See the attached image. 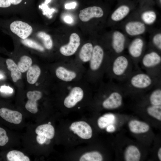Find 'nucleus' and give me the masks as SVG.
<instances>
[{"label":"nucleus","instance_id":"4468645a","mask_svg":"<svg viewBox=\"0 0 161 161\" xmlns=\"http://www.w3.org/2000/svg\"><path fill=\"white\" fill-rule=\"evenodd\" d=\"M125 38L124 35L119 31L114 32L112 36V45L114 51L117 54L122 52L124 49Z\"/></svg>","mask_w":161,"mask_h":161},{"label":"nucleus","instance_id":"5701e85b","mask_svg":"<svg viewBox=\"0 0 161 161\" xmlns=\"http://www.w3.org/2000/svg\"><path fill=\"white\" fill-rule=\"evenodd\" d=\"M41 72L39 67L36 65L31 66L27 70V81L29 83L33 84L35 83Z\"/></svg>","mask_w":161,"mask_h":161},{"label":"nucleus","instance_id":"412c9836","mask_svg":"<svg viewBox=\"0 0 161 161\" xmlns=\"http://www.w3.org/2000/svg\"><path fill=\"white\" fill-rule=\"evenodd\" d=\"M130 8L127 6L122 5L116 9L111 16L112 20L114 21H120L129 13Z\"/></svg>","mask_w":161,"mask_h":161},{"label":"nucleus","instance_id":"c9c22d12","mask_svg":"<svg viewBox=\"0 0 161 161\" xmlns=\"http://www.w3.org/2000/svg\"><path fill=\"white\" fill-rule=\"evenodd\" d=\"M48 139L46 136L41 134H38L36 137L37 142L41 145L45 143Z\"/></svg>","mask_w":161,"mask_h":161},{"label":"nucleus","instance_id":"aec40b11","mask_svg":"<svg viewBox=\"0 0 161 161\" xmlns=\"http://www.w3.org/2000/svg\"><path fill=\"white\" fill-rule=\"evenodd\" d=\"M35 132L37 135H44L50 139L54 137L55 130L53 127L50 124H44L38 126L35 130Z\"/></svg>","mask_w":161,"mask_h":161},{"label":"nucleus","instance_id":"0eeeda50","mask_svg":"<svg viewBox=\"0 0 161 161\" xmlns=\"http://www.w3.org/2000/svg\"><path fill=\"white\" fill-rule=\"evenodd\" d=\"M104 13L102 9L97 6L89 7L80 11L79 17L83 22H87L93 18L102 17Z\"/></svg>","mask_w":161,"mask_h":161},{"label":"nucleus","instance_id":"a211bd4d","mask_svg":"<svg viewBox=\"0 0 161 161\" xmlns=\"http://www.w3.org/2000/svg\"><path fill=\"white\" fill-rule=\"evenodd\" d=\"M55 74L58 78L66 82L72 81L76 76L75 72L69 70L62 66H59L57 68Z\"/></svg>","mask_w":161,"mask_h":161},{"label":"nucleus","instance_id":"bb28decb","mask_svg":"<svg viewBox=\"0 0 161 161\" xmlns=\"http://www.w3.org/2000/svg\"><path fill=\"white\" fill-rule=\"evenodd\" d=\"M149 101L151 105L161 106V89L156 88L153 90L149 96Z\"/></svg>","mask_w":161,"mask_h":161},{"label":"nucleus","instance_id":"ea45409f","mask_svg":"<svg viewBox=\"0 0 161 161\" xmlns=\"http://www.w3.org/2000/svg\"><path fill=\"white\" fill-rule=\"evenodd\" d=\"M76 5L75 3L73 2L66 4L65 6V8L66 9H74L75 8Z\"/></svg>","mask_w":161,"mask_h":161},{"label":"nucleus","instance_id":"7c9ffc66","mask_svg":"<svg viewBox=\"0 0 161 161\" xmlns=\"http://www.w3.org/2000/svg\"><path fill=\"white\" fill-rule=\"evenodd\" d=\"M148 114L159 121L161 120V106L152 105L147 108Z\"/></svg>","mask_w":161,"mask_h":161},{"label":"nucleus","instance_id":"4c0bfd02","mask_svg":"<svg viewBox=\"0 0 161 161\" xmlns=\"http://www.w3.org/2000/svg\"><path fill=\"white\" fill-rule=\"evenodd\" d=\"M106 131L109 132H112L114 131L115 129V127L113 124H111L106 127Z\"/></svg>","mask_w":161,"mask_h":161},{"label":"nucleus","instance_id":"37998d69","mask_svg":"<svg viewBox=\"0 0 161 161\" xmlns=\"http://www.w3.org/2000/svg\"><path fill=\"white\" fill-rule=\"evenodd\" d=\"M3 78L4 76L0 74V80Z\"/></svg>","mask_w":161,"mask_h":161},{"label":"nucleus","instance_id":"c756f323","mask_svg":"<svg viewBox=\"0 0 161 161\" xmlns=\"http://www.w3.org/2000/svg\"><path fill=\"white\" fill-rule=\"evenodd\" d=\"M37 35L42 40L45 47L47 49H50L52 48L53 42L49 35L44 32L40 31L38 33Z\"/></svg>","mask_w":161,"mask_h":161},{"label":"nucleus","instance_id":"79ce46f5","mask_svg":"<svg viewBox=\"0 0 161 161\" xmlns=\"http://www.w3.org/2000/svg\"><path fill=\"white\" fill-rule=\"evenodd\" d=\"M158 157L159 159L161 161V148H160L158 151Z\"/></svg>","mask_w":161,"mask_h":161},{"label":"nucleus","instance_id":"a18cd8bd","mask_svg":"<svg viewBox=\"0 0 161 161\" xmlns=\"http://www.w3.org/2000/svg\"><path fill=\"white\" fill-rule=\"evenodd\" d=\"M38 83H37L36 84V86H38Z\"/></svg>","mask_w":161,"mask_h":161},{"label":"nucleus","instance_id":"49530a36","mask_svg":"<svg viewBox=\"0 0 161 161\" xmlns=\"http://www.w3.org/2000/svg\"><path fill=\"white\" fill-rule=\"evenodd\" d=\"M160 2H161V0H160Z\"/></svg>","mask_w":161,"mask_h":161},{"label":"nucleus","instance_id":"f3484780","mask_svg":"<svg viewBox=\"0 0 161 161\" xmlns=\"http://www.w3.org/2000/svg\"><path fill=\"white\" fill-rule=\"evenodd\" d=\"M140 157L141 154L139 150L134 145H129L125 150L124 157L126 161H138Z\"/></svg>","mask_w":161,"mask_h":161},{"label":"nucleus","instance_id":"f03ea898","mask_svg":"<svg viewBox=\"0 0 161 161\" xmlns=\"http://www.w3.org/2000/svg\"><path fill=\"white\" fill-rule=\"evenodd\" d=\"M128 85L130 88L137 90H144L151 87L154 80L149 74L143 72L132 74L128 78Z\"/></svg>","mask_w":161,"mask_h":161},{"label":"nucleus","instance_id":"393cba45","mask_svg":"<svg viewBox=\"0 0 161 161\" xmlns=\"http://www.w3.org/2000/svg\"><path fill=\"white\" fill-rule=\"evenodd\" d=\"M7 157L10 161H30L29 158L24 154L18 151L12 150L9 151L7 155Z\"/></svg>","mask_w":161,"mask_h":161},{"label":"nucleus","instance_id":"4be33fe9","mask_svg":"<svg viewBox=\"0 0 161 161\" xmlns=\"http://www.w3.org/2000/svg\"><path fill=\"white\" fill-rule=\"evenodd\" d=\"M93 47L89 43L85 44L81 47L79 53L80 59L83 62L89 61L91 59Z\"/></svg>","mask_w":161,"mask_h":161},{"label":"nucleus","instance_id":"f8f14e48","mask_svg":"<svg viewBox=\"0 0 161 161\" xmlns=\"http://www.w3.org/2000/svg\"><path fill=\"white\" fill-rule=\"evenodd\" d=\"M0 116L6 121L15 124L20 123L22 117L20 112L4 108L0 109Z\"/></svg>","mask_w":161,"mask_h":161},{"label":"nucleus","instance_id":"9b49d317","mask_svg":"<svg viewBox=\"0 0 161 161\" xmlns=\"http://www.w3.org/2000/svg\"><path fill=\"white\" fill-rule=\"evenodd\" d=\"M42 96V93L39 91L28 92L27 96L28 100L25 105L26 109L32 113H36L38 111L37 101L41 98Z\"/></svg>","mask_w":161,"mask_h":161},{"label":"nucleus","instance_id":"9d476101","mask_svg":"<svg viewBox=\"0 0 161 161\" xmlns=\"http://www.w3.org/2000/svg\"><path fill=\"white\" fill-rule=\"evenodd\" d=\"M104 51L102 47L96 45L93 48L92 56L90 61V66L93 71H95L100 67L104 57Z\"/></svg>","mask_w":161,"mask_h":161},{"label":"nucleus","instance_id":"c03bdc74","mask_svg":"<svg viewBox=\"0 0 161 161\" xmlns=\"http://www.w3.org/2000/svg\"><path fill=\"white\" fill-rule=\"evenodd\" d=\"M48 124H51V123L50 122H48Z\"/></svg>","mask_w":161,"mask_h":161},{"label":"nucleus","instance_id":"39448f33","mask_svg":"<svg viewBox=\"0 0 161 161\" xmlns=\"http://www.w3.org/2000/svg\"><path fill=\"white\" fill-rule=\"evenodd\" d=\"M80 44V39L76 33H72L70 35L69 43L62 46L60 49L61 53L65 56H70L76 51Z\"/></svg>","mask_w":161,"mask_h":161},{"label":"nucleus","instance_id":"a19ab883","mask_svg":"<svg viewBox=\"0 0 161 161\" xmlns=\"http://www.w3.org/2000/svg\"><path fill=\"white\" fill-rule=\"evenodd\" d=\"M11 4L17 5L20 3L22 0H9Z\"/></svg>","mask_w":161,"mask_h":161},{"label":"nucleus","instance_id":"f257e3e1","mask_svg":"<svg viewBox=\"0 0 161 161\" xmlns=\"http://www.w3.org/2000/svg\"><path fill=\"white\" fill-rule=\"evenodd\" d=\"M132 63L124 55L117 57L113 61L112 65V71L114 78L121 79L129 77Z\"/></svg>","mask_w":161,"mask_h":161},{"label":"nucleus","instance_id":"dca6fc26","mask_svg":"<svg viewBox=\"0 0 161 161\" xmlns=\"http://www.w3.org/2000/svg\"><path fill=\"white\" fill-rule=\"evenodd\" d=\"M129 130L135 134H140L148 132L150 129L149 125L146 123L137 120H132L128 124Z\"/></svg>","mask_w":161,"mask_h":161},{"label":"nucleus","instance_id":"6e6552de","mask_svg":"<svg viewBox=\"0 0 161 161\" xmlns=\"http://www.w3.org/2000/svg\"><path fill=\"white\" fill-rule=\"evenodd\" d=\"M83 94V91L80 87L77 86L73 87L68 95L65 99L64 105L68 108L74 107L78 102L82 100Z\"/></svg>","mask_w":161,"mask_h":161},{"label":"nucleus","instance_id":"2f4dec72","mask_svg":"<svg viewBox=\"0 0 161 161\" xmlns=\"http://www.w3.org/2000/svg\"><path fill=\"white\" fill-rule=\"evenodd\" d=\"M21 42L24 45L41 51L44 50V47L36 41L29 39H22Z\"/></svg>","mask_w":161,"mask_h":161},{"label":"nucleus","instance_id":"20e7f679","mask_svg":"<svg viewBox=\"0 0 161 161\" xmlns=\"http://www.w3.org/2000/svg\"><path fill=\"white\" fill-rule=\"evenodd\" d=\"M70 129L82 139H88L92 137V128L85 122L79 121L74 122L70 126Z\"/></svg>","mask_w":161,"mask_h":161},{"label":"nucleus","instance_id":"1a4fd4ad","mask_svg":"<svg viewBox=\"0 0 161 161\" xmlns=\"http://www.w3.org/2000/svg\"><path fill=\"white\" fill-rule=\"evenodd\" d=\"M161 63V56L157 52L154 51L145 55L141 60L142 66L147 69L156 67L160 66Z\"/></svg>","mask_w":161,"mask_h":161},{"label":"nucleus","instance_id":"423d86ee","mask_svg":"<svg viewBox=\"0 0 161 161\" xmlns=\"http://www.w3.org/2000/svg\"><path fill=\"white\" fill-rule=\"evenodd\" d=\"M123 103L121 94L117 90H114L102 103L103 107L107 109H113L120 107Z\"/></svg>","mask_w":161,"mask_h":161},{"label":"nucleus","instance_id":"b1692460","mask_svg":"<svg viewBox=\"0 0 161 161\" xmlns=\"http://www.w3.org/2000/svg\"><path fill=\"white\" fill-rule=\"evenodd\" d=\"M115 120L114 115L112 113H107L100 117L97 120L98 127L104 129L111 124H113Z\"/></svg>","mask_w":161,"mask_h":161},{"label":"nucleus","instance_id":"7ed1b4c3","mask_svg":"<svg viewBox=\"0 0 161 161\" xmlns=\"http://www.w3.org/2000/svg\"><path fill=\"white\" fill-rule=\"evenodd\" d=\"M11 31L21 38H27L32 33V28L28 23L19 20L12 22L10 25Z\"/></svg>","mask_w":161,"mask_h":161},{"label":"nucleus","instance_id":"c85d7f7f","mask_svg":"<svg viewBox=\"0 0 161 161\" xmlns=\"http://www.w3.org/2000/svg\"><path fill=\"white\" fill-rule=\"evenodd\" d=\"M141 17L145 23L148 25H151L155 21L157 15L155 12L153 10H147L142 13Z\"/></svg>","mask_w":161,"mask_h":161},{"label":"nucleus","instance_id":"2eb2a0df","mask_svg":"<svg viewBox=\"0 0 161 161\" xmlns=\"http://www.w3.org/2000/svg\"><path fill=\"white\" fill-rule=\"evenodd\" d=\"M144 45V41L140 38H136L133 40L128 47V52L130 55L135 59L139 58L142 53Z\"/></svg>","mask_w":161,"mask_h":161},{"label":"nucleus","instance_id":"72a5a7b5","mask_svg":"<svg viewBox=\"0 0 161 161\" xmlns=\"http://www.w3.org/2000/svg\"><path fill=\"white\" fill-rule=\"evenodd\" d=\"M152 42L154 45L160 50L161 49V33L155 34L152 38Z\"/></svg>","mask_w":161,"mask_h":161},{"label":"nucleus","instance_id":"f704fd0d","mask_svg":"<svg viewBox=\"0 0 161 161\" xmlns=\"http://www.w3.org/2000/svg\"><path fill=\"white\" fill-rule=\"evenodd\" d=\"M0 92L6 94H11L13 92V89L9 86L3 85L0 87Z\"/></svg>","mask_w":161,"mask_h":161},{"label":"nucleus","instance_id":"473e14b6","mask_svg":"<svg viewBox=\"0 0 161 161\" xmlns=\"http://www.w3.org/2000/svg\"><path fill=\"white\" fill-rule=\"evenodd\" d=\"M9 141L6 131L0 127V146L5 145Z\"/></svg>","mask_w":161,"mask_h":161},{"label":"nucleus","instance_id":"ddd939ff","mask_svg":"<svg viewBox=\"0 0 161 161\" xmlns=\"http://www.w3.org/2000/svg\"><path fill=\"white\" fill-rule=\"evenodd\" d=\"M125 30L127 33L131 36L139 35L143 33L145 31V24L138 21H131L128 22L125 26Z\"/></svg>","mask_w":161,"mask_h":161},{"label":"nucleus","instance_id":"6ab92c4d","mask_svg":"<svg viewBox=\"0 0 161 161\" xmlns=\"http://www.w3.org/2000/svg\"><path fill=\"white\" fill-rule=\"evenodd\" d=\"M8 69L11 72V76L13 81L16 82L21 78V72L17 65L12 59H8L6 60Z\"/></svg>","mask_w":161,"mask_h":161},{"label":"nucleus","instance_id":"58836bf2","mask_svg":"<svg viewBox=\"0 0 161 161\" xmlns=\"http://www.w3.org/2000/svg\"><path fill=\"white\" fill-rule=\"evenodd\" d=\"M64 21L67 23L70 24L73 22V19L70 16H66L64 17Z\"/></svg>","mask_w":161,"mask_h":161},{"label":"nucleus","instance_id":"e433bc0d","mask_svg":"<svg viewBox=\"0 0 161 161\" xmlns=\"http://www.w3.org/2000/svg\"><path fill=\"white\" fill-rule=\"evenodd\" d=\"M11 4L9 0H0V7L7 8L10 7Z\"/></svg>","mask_w":161,"mask_h":161},{"label":"nucleus","instance_id":"cd10ccee","mask_svg":"<svg viewBox=\"0 0 161 161\" xmlns=\"http://www.w3.org/2000/svg\"><path fill=\"white\" fill-rule=\"evenodd\" d=\"M32 61L31 58L26 55L22 56L18 63L17 66L21 72H24L31 66Z\"/></svg>","mask_w":161,"mask_h":161},{"label":"nucleus","instance_id":"a878e982","mask_svg":"<svg viewBox=\"0 0 161 161\" xmlns=\"http://www.w3.org/2000/svg\"><path fill=\"white\" fill-rule=\"evenodd\" d=\"M103 160L102 155L96 151L86 153L80 159V161H101Z\"/></svg>","mask_w":161,"mask_h":161}]
</instances>
